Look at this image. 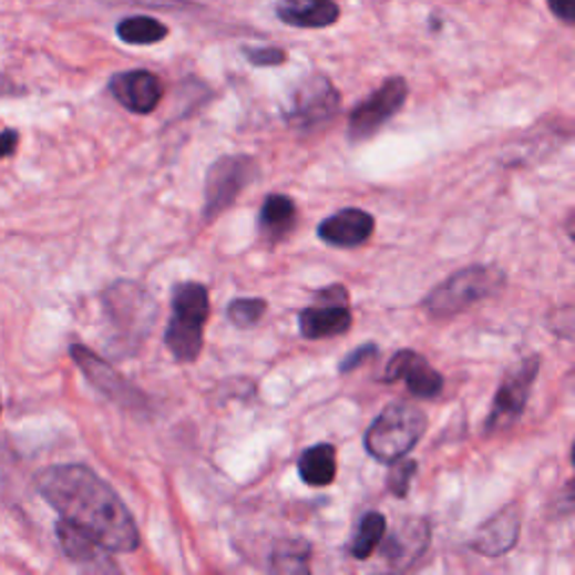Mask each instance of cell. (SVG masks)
<instances>
[{"label": "cell", "mask_w": 575, "mask_h": 575, "mask_svg": "<svg viewBox=\"0 0 575 575\" xmlns=\"http://www.w3.org/2000/svg\"><path fill=\"white\" fill-rule=\"evenodd\" d=\"M39 492L61 515L113 553H133L140 531L117 492L86 465H54L39 474Z\"/></svg>", "instance_id": "cell-1"}, {"label": "cell", "mask_w": 575, "mask_h": 575, "mask_svg": "<svg viewBox=\"0 0 575 575\" xmlns=\"http://www.w3.org/2000/svg\"><path fill=\"white\" fill-rule=\"evenodd\" d=\"M207 317V288L196 281L178 284L172 295V319L167 331H164V345L178 362H194L201 356Z\"/></svg>", "instance_id": "cell-2"}, {"label": "cell", "mask_w": 575, "mask_h": 575, "mask_svg": "<svg viewBox=\"0 0 575 575\" xmlns=\"http://www.w3.org/2000/svg\"><path fill=\"white\" fill-rule=\"evenodd\" d=\"M428 430V417L419 407L407 402H393L371 423L364 434L367 452L391 463L412 452Z\"/></svg>", "instance_id": "cell-3"}, {"label": "cell", "mask_w": 575, "mask_h": 575, "mask_svg": "<svg viewBox=\"0 0 575 575\" xmlns=\"http://www.w3.org/2000/svg\"><path fill=\"white\" fill-rule=\"evenodd\" d=\"M506 277L502 270L490 266H470L454 273L441 286H437L428 299L425 310L434 319H450L470 306L483 301L504 286Z\"/></svg>", "instance_id": "cell-4"}, {"label": "cell", "mask_w": 575, "mask_h": 575, "mask_svg": "<svg viewBox=\"0 0 575 575\" xmlns=\"http://www.w3.org/2000/svg\"><path fill=\"white\" fill-rule=\"evenodd\" d=\"M259 174L257 160L250 155H223L205 176V209L203 216L207 220L220 216L225 209H229L236 198L248 189Z\"/></svg>", "instance_id": "cell-5"}, {"label": "cell", "mask_w": 575, "mask_h": 575, "mask_svg": "<svg viewBox=\"0 0 575 575\" xmlns=\"http://www.w3.org/2000/svg\"><path fill=\"white\" fill-rule=\"evenodd\" d=\"M106 312L126 345H140L155 324L157 306L153 297L137 284L120 281L104 295Z\"/></svg>", "instance_id": "cell-6"}, {"label": "cell", "mask_w": 575, "mask_h": 575, "mask_svg": "<svg viewBox=\"0 0 575 575\" xmlns=\"http://www.w3.org/2000/svg\"><path fill=\"white\" fill-rule=\"evenodd\" d=\"M540 367H542V358L528 356L506 371V376L495 393V400H492L490 417L485 421L487 434H497V432L509 430L524 414Z\"/></svg>", "instance_id": "cell-7"}, {"label": "cell", "mask_w": 575, "mask_h": 575, "mask_svg": "<svg viewBox=\"0 0 575 575\" xmlns=\"http://www.w3.org/2000/svg\"><path fill=\"white\" fill-rule=\"evenodd\" d=\"M351 321L349 292L345 286L333 284L317 290L312 304L299 312V333L306 340H331L345 336Z\"/></svg>", "instance_id": "cell-8"}, {"label": "cell", "mask_w": 575, "mask_h": 575, "mask_svg": "<svg viewBox=\"0 0 575 575\" xmlns=\"http://www.w3.org/2000/svg\"><path fill=\"white\" fill-rule=\"evenodd\" d=\"M340 102L342 97L331 79L324 74H310L295 89L286 122L301 131L317 129L338 115Z\"/></svg>", "instance_id": "cell-9"}, {"label": "cell", "mask_w": 575, "mask_h": 575, "mask_svg": "<svg viewBox=\"0 0 575 575\" xmlns=\"http://www.w3.org/2000/svg\"><path fill=\"white\" fill-rule=\"evenodd\" d=\"M409 89L402 76H389L384 84L360 102L349 115V140L364 142L373 137L407 102Z\"/></svg>", "instance_id": "cell-10"}, {"label": "cell", "mask_w": 575, "mask_h": 575, "mask_svg": "<svg viewBox=\"0 0 575 575\" xmlns=\"http://www.w3.org/2000/svg\"><path fill=\"white\" fill-rule=\"evenodd\" d=\"M70 356L76 362V367L86 373V378L93 382V387L100 389L106 398H111V400H115V402H120L122 407H129V409H137V407L144 404L142 393L131 382H126L106 360H102L97 353H93L91 349L74 345L70 349Z\"/></svg>", "instance_id": "cell-11"}, {"label": "cell", "mask_w": 575, "mask_h": 575, "mask_svg": "<svg viewBox=\"0 0 575 575\" xmlns=\"http://www.w3.org/2000/svg\"><path fill=\"white\" fill-rule=\"evenodd\" d=\"M398 380H404L409 393L423 398V400L441 396V391L445 387L443 376L434 367H430L423 356H419L417 351H409V349L398 351L384 369L382 382L391 384Z\"/></svg>", "instance_id": "cell-12"}, {"label": "cell", "mask_w": 575, "mask_h": 575, "mask_svg": "<svg viewBox=\"0 0 575 575\" xmlns=\"http://www.w3.org/2000/svg\"><path fill=\"white\" fill-rule=\"evenodd\" d=\"M111 95L131 113L148 115L162 100V81L148 70H129L111 79Z\"/></svg>", "instance_id": "cell-13"}, {"label": "cell", "mask_w": 575, "mask_h": 575, "mask_svg": "<svg viewBox=\"0 0 575 575\" xmlns=\"http://www.w3.org/2000/svg\"><path fill=\"white\" fill-rule=\"evenodd\" d=\"M376 229V220L369 212L358 209V207H347L336 212L333 216H328L326 220L319 223L317 227V236L331 245V248H342V250H351V248H360L362 243H367L371 238Z\"/></svg>", "instance_id": "cell-14"}, {"label": "cell", "mask_w": 575, "mask_h": 575, "mask_svg": "<svg viewBox=\"0 0 575 575\" xmlns=\"http://www.w3.org/2000/svg\"><path fill=\"white\" fill-rule=\"evenodd\" d=\"M522 528V511L517 504L502 509L497 515H492L474 535L472 548L485 557H500L509 553L520 537Z\"/></svg>", "instance_id": "cell-15"}, {"label": "cell", "mask_w": 575, "mask_h": 575, "mask_svg": "<svg viewBox=\"0 0 575 575\" xmlns=\"http://www.w3.org/2000/svg\"><path fill=\"white\" fill-rule=\"evenodd\" d=\"M430 524L425 520H407L398 531H393L384 544V559L389 566L404 571L430 546Z\"/></svg>", "instance_id": "cell-16"}, {"label": "cell", "mask_w": 575, "mask_h": 575, "mask_svg": "<svg viewBox=\"0 0 575 575\" xmlns=\"http://www.w3.org/2000/svg\"><path fill=\"white\" fill-rule=\"evenodd\" d=\"M275 12L281 23L301 30L331 28L340 21V6L336 0H279Z\"/></svg>", "instance_id": "cell-17"}, {"label": "cell", "mask_w": 575, "mask_h": 575, "mask_svg": "<svg viewBox=\"0 0 575 575\" xmlns=\"http://www.w3.org/2000/svg\"><path fill=\"white\" fill-rule=\"evenodd\" d=\"M57 533H59V542L61 548L68 553V557L81 566L86 568H100V571H109V568H117L111 559H109V548H104L95 537H91L86 531L76 528L74 524L59 520L57 524Z\"/></svg>", "instance_id": "cell-18"}, {"label": "cell", "mask_w": 575, "mask_h": 575, "mask_svg": "<svg viewBox=\"0 0 575 575\" xmlns=\"http://www.w3.org/2000/svg\"><path fill=\"white\" fill-rule=\"evenodd\" d=\"M297 223V205L290 196L273 194L264 201L259 212V234L270 243L284 240Z\"/></svg>", "instance_id": "cell-19"}, {"label": "cell", "mask_w": 575, "mask_h": 575, "mask_svg": "<svg viewBox=\"0 0 575 575\" xmlns=\"http://www.w3.org/2000/svg\"><path fill=\"white\" fill-rule=\"evenodd\" d=\"M297 470L299 479L310 487L331 485L338 474V452L331 443H317L301 452Z\"/></svg>", "instance_id": "cell-20"}, {"label": "cell", "mask_w": 575, "mask_h": 575, "mask_svg": "<svg viewBox=\"0 0 575 575\" xmlns=\"http://www.w3.org/2000/svg\"><path fill=\"white\" fill-rule=\"evenodd\" d=\"M387 533V520L378 511H369L356 526V533L349 544V553L353 559H369L371 553L380 546Z\"/></svg>", "instance_id": "cell-21"}, {"label": "cell", "mask_w": 575, "mask_h": 575, "mask_svg": "<svg viewBox=\"0 0 575 575\" xmlns=\"http://www.w3.org/2000/svg\"><path fill=\"white\" fill-rule=\"evenodd\" d=\"M167 25L151 17H129L117 25V37L126 45H153L162 39H167Z\"/></svg>", "instance_id": "cell-22"}, {"label": "cell", "mask_w": 575, "mask_h": 575, "mask_svg": "<svg viewBox=\"0 0 575 575\" xmlns=\"http://www.w3.org/2000/svg\"><path fill=\"white\" fill-rule=\"evenodd\" d=\"M310 544L306 540H281L273 553V568L279 573H308Z\"/></svg>", "instance_id": "cell-23"}, {"label": "cell", "mask_w": 575, "mask_h": 575, "mask_svg": "<svg viewBox=\"0 0 575 575\" xmlns=\"http://www.w3.org/2000/svg\"><path fill=\"white\" fill-rule=\"evenodd\" d=\"M268 312V301L259 297H240L229 301L227 319L238 328H250L264 319Z\"/></svg>", "instance_id": "cell-24"}, {"label": "cell", "mask_w": 575, "mask_h": 575, "mask_svg": "<svg viewBox=\"0 0 575 575\" xmlns=\"http://www.w3.org/2000/svg\"><path fill=\"white\" fill-rule=\"evenodd\" d=\"M417 468H419V463L409 461V459L407 461H402V459L391 461V470L387 474V487H389L391 495L407 497L409 483H412V479L417 474Z\"/></svg>", "instance_id": "cell-25"}, {"label": "cell", "mask_w": 575, "mask_h": 575, "mask_svg": "<svg viewBox=\"0 0 575 575\" xmlns=\"http://www.w3.org/2000/svg\"><path fill=\"white\" fill-rule=\"evenodd\" d=\"M243 57L248 59L253 65L257 68H275L286 63L288 54L286 50L277 48V45H264V48H243Z\"/></svg>", "instance_id": "cell-26"}, {"label": "cell", "mask_w": 575, "mask_h": 575, "mask_svg": "<svg viewBox=\"0 0 575 575\" xmlns=\"http://www.w3.org/2000/svg\"><path fill=\"white\" fill-rule=\"evenodd\" d=\"M380 353V349L376 347V345H362V347H358L356 351H351L342 362H340V367H338V371L340 373H353L356 369H360L362 364H367L369 360H373L376 356Z\"/></svg>", "instance_id": "cell-27"}, {"label": "cell", "mask_w": 575, "mask_h": 575, "mask_svg": "<svg viewBox=\"0 0 575 575\" xmlns=\"http://www.w3.org/2000/svg\"><path fill=\"white\" fill-rule=\"evenodd\" d=\"M546 3L555 19H559L566 25L575 23V0H546Z\"/></svg>", "instance_id": "cell-28"}, {"label": "cell", "mask_w": 575, "mask_h": 575, "mask_svg": "<svg viewBox=\"0 0 575 575\" xmlns=\"http://www.w3.org/2000/svg\"><path fill=\"white\" fill-rule=\"evenodd\" d=\"M17 144H19V133L17 131L8 129V131L0 133V157H8L10 153H14Z\"/></svg>", "instance_id": "cell-29"}]
</instances>
